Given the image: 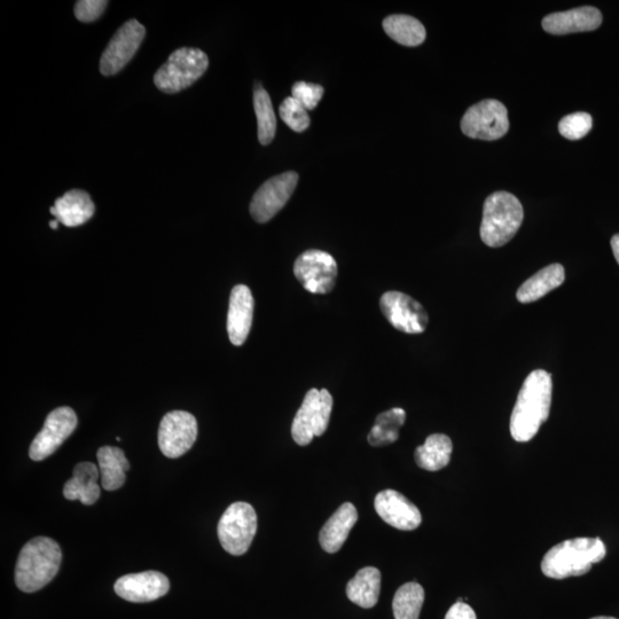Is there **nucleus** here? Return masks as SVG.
Segmentation results:
<instances>
[{
  "label": "nucleus",
  "instance_id": "obj_1",
  "mask_svg": "<svg viewBox=\"0 0 619 619\" xmlns=\"http://www.w3.org/2000/svg\"><path fill=\"white\" fill-rule=\"evenodd\" d=\"M552 390L550 373L536 370L528 375L517 396L509 426L516 442L531 441L550 417Z\"/></svg>",
  "mask_w": 619,
  "mask_h": 619
},
{
  "label": "nucleus",
  "instance_id": "obj_2",
  "mask_svg": "<svg viewBox=\"0 0 619 619\" xmlns=\"http://www.w3.org/2000/svg\"><path fill=\"white\" fill-rule=\"evenodd\" d=\"M606 554V546L600 538L564 540L545 554L542 571L553 579L583 576L589 573L594 563L605 559Z\"/></svg>",
  "mask_w": 619,
  "mask_h": 619
},
{
  "label": "nucleus",
  "instance_id": "obj_3",
  "mask_svg": "<svg viewBox=\"0 0 619 619\" xmlns=\"http://www.w3.org/2000/svg\"><path fill=\"white\" fill-rule=\"evenodd\" d=\"M61 560V548L53 539H31L20 552L15 568V583L22 592L41 590L57 576Z\"/></svg>",
  "mask_w": 619,
  "mask_h": 619
},
{
  "label": "nucleus",
  "instance_id": "obj_4",
  "mask_svg": "<svg viewBox=\"0 0 619 619\" xmlns=\"http://www.w3.org/2000/svg\"><path fill=\"white\" fill-rule=\"evenodd\" d=\"M522 203L508 192H496L485 200L481 238L485 245L499 248L508 244L523 223Z\"/></svg>",
  "mask_w": 619,
  "mask_h": 619
},
{
  "label": "nucleus",
  "instance_id": "obj_5",
  "mask_svg": "<svg viewBox=\"0 0 619 619\" xmlns=\"http://www.w3.org/2000/svg\"><path fill=\"white\" fill-rule=\"evenodd\" d=\"M209 59L205 52L183 47L170 54L154 75V84L160 91L174 94L190 88L207 72Z\"/></svg>",
  "mask_w": 619,
  "mask_h": 619
},
{
  "label": "nucleus",
  "instance_id": "obj_6",
  "mask_svg": "<svg viewBox=\"0 0 619 619\" xmlns=\"http://www.w3.org/2000/svg\"><path fill=\"white\" fill-rule=\"evenodd\" d=\"M257 531V515L252 505L239 501L226 509L218 523V538L224 550L235 556L244 555Z\"/></svg>",
  "mask_w": 619,
  "mask_h": 619
},
{
  "label": "nucleus",
  "instance_id": "obj_7",
  "mask_svg": "<svg viewBox=\"0 0 619 619\" xmlns=\"http://www.w3.org/2000/svg\"><path fill=\"white\" fill-rule=\"evenodd\" d=\"M332 409L333 397L328 390H309L293 421L294 441L301 446H307L313 438L324 435Z\"/></svg>",
  "mask_w": 619,
  "mask_h": 619
},
{
  "label": "nucleus",
  "instance_id": "obj_8",
  "mask_svg": "<svg viewBox=\"0 0 619 619\" xmlns=\"http://www.w3.org/2000/svg\"><path fill=\"white\" fill-rule=\"evenodd\" d=\"M464 135L487 141L503 138L509 130L507 108L495 99L483 100L468 109L461 120Z\"/></svg>",
  "mask_w": 619,
  "mask_h": 619
},
{
  "label": "nucleus",
  "instance_id": "obj_9",
  "mask_svg": "<svg viewBox=\"0 0 619 619\" xmlns=\"http://www.w3.org/2000/svg\"><path fill=\"white\" fill-rule=\"evenodd\" d=\"M294 274L308 292L328 294L333 291L338 278V263L331 254L311 249L297 258Z\"/></svg>",
  "mask_w": 619,
  "mask_h": 619
},
{
  "label": "nucleus",
  "instance_id": "obj_10",
  "mask_svg": "<svg viewBox=\"0 0 619 619\" xmlns=\"http://www.w3.org/2000/svg\"><path fill=\"white\" fill-rule=\"evenodd\" d=\"M299 183V175L294 171L272 177L258 188L250 203V215L257 223H268L291 199Z\"/></svg>",
  "mask_w": 619,
  "mask_h": 619
},
{
  "label": "nucleus",
  "instance_id": "obj_11",
  "mask_svg": "<svg viewBox=\"0 0 619 619\" xmlns=\"http://www.w3.org/2000/svg\"><path fill=\"white\" fill-rule=\"evenodd\" d=\"M146 35V29L135 19L125 22L116 31L100 59V73L113 76L129 64L139 50Z\"/></svg>",
  "mask_w": 619,
  "mask_h": 619
},
{
  "label": "nucleus",
  "instance_id": "obj_12",
  "mask_svg": "<svg viewBox=\"0 0 619 619\" xmlns=\"http://www.w3.org/2000/svg\"><path fill=\"white\" fill-rule=\"evenodd\" d=\"M197 438L198 421L193 414L172 411L164 415L159 429V446L164 456L170 459L184 456Z\"/></svg>",
  "mask_w": 619,
  "mask_h": 619
},
{
  "label": "nucleus",
  "instance_id": "obj_13",
  "mask_svg": "<svg viewBox=\"0 0 619 619\" xmlns=\"http://www.w3.org/2000/svg\"><path fill=\"white\" fill-rule=\"evenodd\" d=\"M77 423V415L70 407H59L52 411L47 415L43 429L30 445V458L34 461H42L52 456L74 433Z\"/></svg>",
  "mask_w": 619,
  "mask_h": 619
},
{
  "label": "nucleus",
  "instance_id": "obj_14",
  "mask_svg": "<svg viewBox=\"0 0 619 619\" xmlns=\"http://www.w3.org/2000/svg\"><path fill=\"white\" fill-rule=\"evenodd\" d=\"M383 315L398 331L406 334H421L426 331L429 323L425 308L401 292H387L380 301Z\"/></svg>",
  "mask_w": 619,
  "mask_h": 619
},
{
  "label": "nucleus",
  "instance_id": "obj_15",
  "mask_svg": "<svg viewBox=\"0 0 619 619\" xmlns=\"http://www.w3.org/2000/svg\"><path fill=\"white\" fill-rule=\"evenodd\" d=\"M114 590L124 600L145 603L164 597L170 590V582L159 571H145L117 579Z\"/></svg>",
  "mask_w": 619,
  "mask_h": 619
},
{
  "label": "nucleus",
  "instance_id": "obj_16",
  "mask_svg": "<svg viewBox=\"0 0 619 619\" xmlns=\"http://www.w3.org/2000/svg\"><path fill=\"white\" fill-rule=\"evenodd\" d=\"M374 507L383 521L398 530L412 531L422 522L419 508L395 490L381 491L375 497Z\"/></svg>",
  "mask_w": 619,
  "mask_h": 619
},
{
  "label": "nucleus",
  "instance_id": "obj_17",
  "mask_svg": "<svg viewBox=\"0 0 619 619\" xmlns=\"http://www.w3.org/2000/svg\"><path fill=\"white\" fill-rule=\"evenodd\" d=\"M254 297L245 285L232 289L229 313H227V333L234 346L244 344L252 329L254 316Z\"/></svg>",
  "mask_w": 619,
  "mask_h": 619
},
{
  "label": "nucleus",
  "instance_id": "obj_18",
  "mask_svg": "<svg viewBox=\"0 0 619 619\" xmlns=\"http://www.w3.org/2000/svg\"><path fill=\"white\" fill-rule=\"evenodd\" d=\"M602 14L592 6H583L567 12L552 13L543 19V28L551 35L585 33L598 29Z\"/></svg>",
  "mask_w": 619,
  "mask_h": 619
},
{
  "label": "nucleus",
  "instance_id": "obj_19",
  "mask_svg": "<svg viewBox=\"0 0 619 619\" xmlns=\"http://www.w3.org/2000/svg\"><path fill=\"white\" fill-rule=\"evenodd\" d=\"M358 521L357 509L351 503L340 506L320 531L319 543L327 553L339 552Z\"/></svg>",
  "mask_w": 619,
  "mask_h": 619
},
{
  "label": "nucleus",
  "instance_id": "obj_20",
  "mask_svg": "<svg viewBox=\"0 0 619 619\" xmlns=\"http://www.w3.org/2000/svg\"><path fill=\"white\" fill-rule=\"evenodd\" d=\"M96 211L88 193L82 190H72L64 197L56 200L50 208V213L57 221L67 227H76L90 221Z\"/></svg>",
  "mask_w": 619,
  "mask_h": 619
},
{
  "label": "nucleus",
  "instance_id": "obj_21",
  "mask_svg": "<svg viewBox=\"0 0 619 619\" xmlns=\"http://www.w3.org/2000/svg\"><path fill=\"white\" fill-rule=\"evenodd\" d=\"M100 470L92 462H81L74 468L73 479L64 488V496L68 500H80L83 505L91 506L100 497L98 480Z\"/></svg>",
  "mask_w": 619,
  "mask_h": 619
},
{
  "label": "nucleus",
  "instance_id": "obj_22",
  "mask_svg": "<svg viewBox=\"0 0 619 619\" xmlns=\"http://www.w3.org/2000/svg\"><path fill=\"white\" fill-rule=\"evenodd\" d=\"M566 279V271L561 264H552L538 271L519 288L517 301L527 304L536 302L560 287Z\"/></svg>",
  "mask_w": 619,
  "mask_h": 619
},
{
  "label": "nucleus",
  "instance_id": "obj_23",
  "mask_svg": "<svg viewBox=\"0 0 619 619\" xmlns=\"http://www.w3.org/2000/svg\"><path fill=\"white\" fill-rule=\"evenodd\" d=\"M381 592V573L374 567L360 569L347 585V595L355 605L370 609L376 606Z\"/></svg>",
  "mask_w": 619,
  "mask_h": 619
},
{
  "label": "nucleus",
  "instance_id": "obj_24",
  "mask_svg": "<svg viewBox=\"0 0 619 619\" xmlns=\"http://www.w3.org/2000/svg\"><path fill=\"white\" fill-rule=\"evenodd\" d=\"M101 485L107 491L123 487L130 464L124 452L114 446H103L97 453Z\"/></svg>",
  "mask_w": 619,
  "mask_h": 619
},
{
  "label": "nucleus",
  "instance_id": "obj_25",
  "mask_svg": "<svg viewBox=\"0 0 619 619\" xmlns=\"http://www.w3.org/2000/svg\"><path fill=\"white\" fill-rule=\"evenodd\" d=\"M452 451L453 444L449 436L434 434L415 450L414 458L420 468L437 472L450 464Z\"/></svg>",
  "mask_w": 619,
  "mask_h": 619
},
{
  "label": "nucleus",
  "instance_id": "obj_26",
  "mask_svg": "<svg viewBox=\"0 0 619 619\" xmlns=\"http://www.w3.org/2000/svg\"><path fill=\"white\" fill-rule=\"evenodd\" d=\"M383 29L391 39L404 46L421 45L427 36L422 23L405 14L390 15L383 21Z\"/></svg>",
  "mask_w": 619,
  "mask_h": 619
},
{
  "label": "nucleus",
  "instance_id": "obj_27",
  "mask_svg": "<svg viewBox=\"0 0 619 619\" xmlns=\"http://www.w3.org/2000/svg\"><path fill=\"white\" fill-rule=\"evenodd\" d=\"M405 420V411L398 409V407L379 414L370 435H368V443L374 448L395 443L399 438V430L404 426Z\"/></svg>",
  "mask_w": 619,
  "mask_h": 619
},
{
  "label": "nucleus",
  "instance_id": "obj_28",
  "mask_svg": "<svg viewBox=\"0 0 619 619\" xmlns=\"http://www.w3.org/2000/svg\"><path fill=\"white\" fill-rule=\"evenodd\" d=\"M254 108L258 127V140L262 145L272 143L277 131V117L274 114L269 93L262 86H257L254 92Z\"/></svg>",
  "mask_w": 619,
  "mask_h": 619
},
{
  "label": "nucleus",
  "instance_id": "obj_29",
  "mask_svg": "<svg viewBox=\"0 0 619 619\" xmlns=\"http://www.w3.org/2000/svg\"><path fill=\"white\" fill-rule=\"evenodd\" d=\"M425 602V590L418 583H406L399 587L393 601L395 619H419Z\"/></svg>",
  "mask_w": 619,
  "mask_h": 619
},
{
  "label": "nucleus",
  "instance_id": "obj_30",
  "mask_svg": "<svg viewBox=\"0 0 619 619\" xmlns=\"http://www.w3.org/2000/svg\"><path fill=\"white\" fill-rule=\"evenodd\" d=\"M281 120L284 121L287 127L295 132H303L310 127V116L299 101L293 97H288L279 107Z\"/></svg>",
  "mask_w": 619,
  "mask_h": 619
},
{
  "label": "nucleus",
  "instance_id": "obj_31",
  "mask_svg": "<svg viewBox=\"0 0 619 619\" xmlns=\"http://www.w3.org/2000/svg\"><path fill=\"white\" fill-rule=\"evenodd\" d=\"M593 119L589 113H574L563 117L559 123L561 136L569 140H579L589 135Z\"/></svg>",
  "mask_w": 619,
  "mask_h": 619
},
{
  "label": "nucleus",
  "instance_id": "obj_32",
  "mask_svg": "<svg viewBox=\"0 0 619 619\" xmlns=\"http://www.w3.org/2000/svg\"><path fill=\"white\" fill-rule=\"evenodd\" d=\"M324 96V88L319 84L297 82L292 88V97L307 109L312 111Z\"/></svg>",
  "mask_w": 619,
  "mask_h": 619
},
{
  "label": "nucleus",
  "instance_id": "obj_33",
  "mask_svg": "<svg viewBox=\"0 0 619 619\" xmlns=\"http://www.w3.org/2000/svg\"><path fill=\"white\" fill-rule=\"evenodd\" d=\"M107 5L105 0H80L75 5V17L84 23L96 21L103 15Z\"/></svg>",
  "mask_w": 619,
  "mask_h": 619
},
{
  "label": "nucleus",
  "instance_id": "obj_34",
  "mask_svg": "<svg viewBox=\"0 0 619 619\" xmlns=\"http://www.w3.org/2000/svg\"><path fill=\"white\" fill-rule=\"evenodd\" d=\"M445 619H477V617L472 607L458 601L449 609Z\"/></svg>",
  "mask_w": 619,
  "mask_h": 619
},
{
  "label": "nucleus",
  "instance_id": "obj_35",
  "mask_svg": "<svg viewBox=\"0 0 619 619\" xmlns=\"http://www.w3.org/2000/svg\"><path fill=\"white\" fill-rule=\"evenodd\" d=\"M611 248H613L614 256L619 264V234H615L614 237L611 238Z\"/></svg>",
  "mask_w": 619,
  "mask_h": 619
},
{
  "label": "nucleus",
  "instance_id": "obj_36",
  "mask_svg": "<svg viewBox=\"0 0 619 619\" xmlns=\"http://www.w3.org/2000/svg\"><path fill=\"white\" fill-rule=\"evenodd\" d=\"M50 226H51V229L57 230L58 227H59V222L57 221V219H56V221L50 222Z\"/></svg>",
  "mask_w": 619,
  "mask_h": 619
},
{
  "label": "nucleus",
  "instance_id": "obj_37",
  "mask_svg": "<svg viewBox=\"0 0 619 619\" xmlns=\"http://www.w3.org/2000/svg\"><path fill=\"white\" fill-rule=\"evenodd\" d=\"M591 619H617V618H615V617H607V616H599V617H594V618H591Z\"/></svg>",
  "mask_w": 619,
  "mask_h": 619
}]
</instances>
